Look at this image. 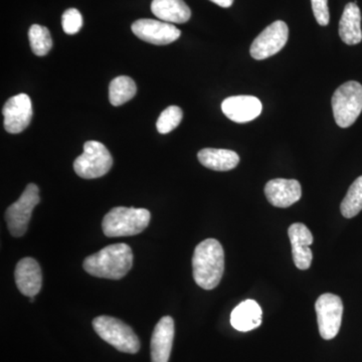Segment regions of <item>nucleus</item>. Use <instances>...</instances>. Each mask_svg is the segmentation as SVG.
Listing matches in <instances>:
<instances>
[{
  "mask_svg": "<svg viewBox=\"0 0 362 362\" xmlns=\"http://www.w3.org/2000/svg\"><path fill=\"white\" fill-rule=\"evenodd\" d=\"M332 110L339 127L349 128L354 124L362 112V85L349 81L340 86L333 94Z\"/></svg>",
  "mask_w": 362,
  "mask_h": 362,
  "instance_id": "5",
  "label": "nucleus"
},
{
  "mask_svg": "<svg viewBox=\"0 0 362 362\" xmlns=\"http://www.w3.org/2000/svg\"><path fill=\"white\" fill-rule=\"evenodd\" d=\"M137 88L132 78L120 76L112 81L109 87V100L113 106L118 107L130 101L135 96Z\"/></svg>",
  "mask_w": 362,
  "mask_h": 362,
  "instance_id": "21",
  "label": "nucleus"
},
{
  "mask_svg": "<svg viewBox=\"0 0 362 362\" xmlns=\"http://www.w3.org/2000/svg\"><path fill=\"white\" fill-rule=\"evenodd\" d=\"M30 301L33 303V302H35V297H30Z\"/></svg>",
  "mask_w": 362,
  "mask_h": 362,
  "instance_id": "28",
  "label": "nucleus"
},
{
  "mask_svg": "<svg viewBox=\"0 0 362 362\" xmlns=\"http://www.w3.org/2000/svg\"><path fill=\"white\" fill-rule=\"evenodd\" d=\"M133 266V252L126 244H114L88 257L84 270L93 277L120 280Z\"/></svg>",
  "mask_w": 362,
  "mask_h": 362,
  "instance_id": "2",
  "label": "nucleus"
},
{
  "mask_svg": "<svg viewBox=\"0 0 362 362\" xmlns=\"http://www.w3.org/2000/svg\"><path fill=\"white\" fill-rule=\"evenodd\" d=\"M317 321H318L319 332L325 340L335 338L339 332L342 322L343 303L341 298L337 295H321L315 304Z\"/></svg>",
  "mask_w": 362,
  "mask_h": 362,
  "instance_id": "8",
  "label": "nucleus"
},
{
  "mask_svg": "<svg viewBox=\"0 0 362 362\" xmlns=\"http://www.w3.org/2000/svg\"><path fill=\"white\" fill-rule=\"evenodd\" d=\"M93 327L102 339L125 354H137L140 341L127 324L111 316H99L93 320Z\"/></svg>",
  "mask_w": 362,
  "mask_h": 362,
  "instance_id": "4",
  "label": "nucleus"
},
{
  "mask_svg": "<svg viewBox=\"0 0 362 362\" xmlns=\"http://www.w3.org/2000/svg\"><path fill=\"white\" fill-rule=\"evenodd\" d=\"M182 110L178 106H169L162 112L157 120L156 127L160 134H168L175 129L182 120Z\"/></svg>",
  "mask_w": 362,
  "mask_h": 362,
  "instance_id": "24",
  "label": "nucleus"
},
{
  "mask_svg": "<svg viewBox=\"0 0 362 362\" xmlns=\"http://www.w3.org/2000/svg\"><path fill=\"white\" fill-rule=\"evenodd\" d=\"M292 246L293 261L300 270L310 268L313 254L310 246L313 244V235L304 223H297L290 226L288 230Z\"/></svg>",
  "mask_w": 362,
  "mask_h": 362,
  "instance_id": "13",
  "label": "nucleus"
},
{
  "mask_svg": "<svg viewBox=\"0 0 362 362\" xmlns=\"http://www.w3.org/2000/svg\"><path fill=\"white\" fill-rule=\"evenodd\" d=\"M4 128L11 134H18L30 125L33 118V105L26 94H18L7 100L4 110Z\"/></svg>",
  "mask_w": 362,
  "mask_h": 362,
  "instance_id": "11",
  "label": "nucleus"
},
{
  "mask_svg": "<svg viewBox=\"0 0 362 362\" xmlns=\"http://www.w3.org/2000/svg\"><path fill=\"white\" fill-rule=\"evenodd\" d=\"M62 25L66 35H76L80 32L83 26V18L80 11L76 8L66 11L62 18Z\"/></svg>",
  "mask_w": 362,
  "mask_h": 362,
  "instance_id": "25",
  "label": "nucleus"
},
{
  "mask_svg": "<svg viewBox=\"0 0 362 362\" xmlns=\"http://www.w3.org/2000/svg\"><path fill=\"white\" fill-rule=\"evenodd\" d=\"M339 35L342 42L349 45L361 42V13L356 2L347 4L343 11L339 21Z\"/></svg>",
  "mask_w": 362,
  "mask_h": 362,
  "instance_id": "18",
  "label": "nucleus"
},
{
  "mask_svg": "<svg viewBox=\"0 0 362 362\" xmlns=\"http://www.w3.org/2000/svg\"><path fill=\"white\" fill-rule=\"evenodd\" d=\"M197 158L204 168L216 171H228L237 168L240 156L228 149L204 148L197 153Z\"/></svg>",
  "mask_w": 362,
  "mask_h": 362,
  "instance_id": "20",
  "label": "nucleus"
},
{
  "mask_svg": "<svg viewBox=\"0 0 362 362\" xmlns=\"http://www.w3.org/2000/svg\"><path fill=\"white\" fill-rule=\"evenodd\" d=\"M112 165L113 158L106 146L101 142L88 141L84 152L74 162V170L80 177L95 180L107 175Z\"/></svg>",
  "mask_w": 362,
  "mask_h": 362,
  "instance_id": "6",
  "label": "nucleus"
},
{
  "mask_svg": "<svg viewBox=\"0 0 362 362\" xmlns=\"http://www.w3.org/2000/svg\"><path fill=\"white\" fill-rule=\"evenodd\" d=\"M132 32L136 37L149 44L165 45L180 39L181 33L173 23L156 20H139L133 23Z\"/></svg>",
  "mask_w": 362,
  "mask_h": 362,
  "instance_id": "10",
  "label": "nucleus"
},
{
  "mask_svg": "<svg viewBox=\"0 0 362 362\" xmlns=\"http://www.w3.org/2000/svg\"><path fill=\"white\" fill-rule=\"evenodd\" d=\"M173 338L175 320L170 316L162 317L152 333V362H168L173 349Z\"/></svg>",
  "mask_w": 362,
  "mask_h": 362,
  "instance_id": "16",
  "label": "nucleus"
},
{
  "mask_svg": "<svg viewBox=\"0 0 362 362\" xmlns=\"http://www.w3.org/2000/svg\"><path fill=\"white\" fill-rule=\"evenodd\" d=\"M261 307L255 300H246L238 305L230 314V324L240 332H247L258 328L262 324Z\"/></svg>",
  "mask_w": 362,
  "mask_h": 362,
  "instance_id": "17",
  "label": "nucleus"
},
{
  "mask_svg": "<svg viewBox=\"0 0 362 362\" xmlns=\"http://www.w3.org/2000/svg\"><path fill=\"white\" fill-rule=\"evenodd\" d=\"M263 105L257 97L233 96L221 103V110L230 120L235 123L251 122L262 113Z\"/></svg>",
  "mask_w": 362,
  "mask_h": 362,
  "instance_id": "12",
  "label": "nucleus"
},
{
  "mask_svg": "<svg viewBox=\"0 0 362 362\" xmlns=\"http://www.w3.org/2000/svg\"><path fill=\"white\" fill-rule=\"evenodd\" d=\"M30 47L33 54L39 57H44L49 54L52 47V40L49 30L45 26L33 25L28 32Z\"/></svg>",
  "mask_w": 362,
  "mask_h": 362,
  "instance_id": "23",
  "label": "nucleus"
},
{
  "mask_svg": "<svg viewBox=\"0 0 362 362\" xmlns=\"http://www.w3.org/2000/svg\"><path fill=\"white\" fill-rule=\"evenodd\" d=\"M151 214L145 209L118 206L112 209L102 221L105 235L129 237L142 233L148 226Z\"/></svg>",
  "mask_w": 362,
  "mask_h": 362,
  "instance_id": "3",
  "label": "nucleus"
},
{
  "mask_svg": "<svg viewBox=\"0 0 362 362\" xmlns=\"http://www.w3.org/2000/svg\"><path fill=\"white\" fill-rule=\"evenodd\" d=\"M311 4L317 23L322 26L328 25L330 21L328 0H311Z\"/></svg>",
  "mask_w": 362,
  "mask_h": 362,
  "instance_id": "26",
  "label": "nucleus"
},
{
  "mask_svg": "<svg viewBox=\"0 0 362 362\" xmlns=\"http://www.w3.org/2000/svg\"><path fill=\"white\" fill-rule=\"evenodd\" d=\"M211 2L216 4V6L223 7V8H228L233 6V0H211Z\"/></svg>",
  "mask_w": 362,
  "mask_h": 362,
  "instance_id": "27",
  "label": "nucleus"
},
{
  "mask_svg": "<svg viewBox=\"0 0 362 362\" xmlns=\"http://www.w3.org/2000/svg\"><path fill=\"white\" fill-rule=\"evenodd\" d=\"M192 270L195 283L204 290L220 284L225 271V252L218 240H202L194 250Z\"/></svg>",
  "mask_w": 362,
  "mask_h": 362,
  "instance_id": "1",
  "label": "nucleus"
},
{
  "mask_svg": "<svg viewBox=\"0 0 362 362\" xmlns=\"http://www.w3.org/2000/svg\"><path fill=\"white\" fill-rule=\"evenodd\" d=\"M362 211V175L356 178L350 185L349 192L340 206L342 216L346 218H352Z\"/></svg>",
  "mask_w": 362,
  "mask_h": 362,
  "instance_id": "22",
  "label": "nucleus"
},
{
  "mask_svg": "<svg viewBox=\"0 0 362 362\" xmlns=\"http://www.w3.org/2000/svg\"><path fill=\"white\" fill-rule=\"evenodd\" d=\"M152 13L168 23H185L189 21L192 11L183 0H153Z\"/></svg>",
  "mask_w": 362,
  "mask_h": 362,
  "instance_id": "19",
  "label": "nucleus"
},
{
  "mask_svg": "<svg viewBox=\"0 0 362 362\" xmlns=\"http://www.w3.org/2000/svg\"><path fill=\"white\" fill-rule=\"evenodd\" d=\"M14 278L18 290L26 297H35L42 289V269L39 263L30 257L18 262L14 271Z\"/></svg>",
  "mask_w": 362,
  "mask_h": 362,
  "instance_id": "15",
  "label": "nucleus"
},
{
  "mask_svg": "<svg viewBox=\"0 0 362 362\" xmlns=\"http://www.w3.org/2000/svg\"><path fill=\"white\" fill-rule=\"evenodd\" d=\"M289 37V28L284 21H277L267 26L256 39L250 49L252 58L262 61L275 56L285 45Z\"/></svg>",
  "mask_w": 362,
  "mask_h": 362,
  "instance_id": "9",
  "label": "nucleus"
},
{
  "mask_svg": "<svg viewBox=\"0 0 362 362\" xmlns=\"http://www.w3.org/2000/svg\"><path fill=\"white\" fill-rule=\"evenodd\" d=\"M265 194L272 206L286 209L301 199V185L298 180L276 178L267 183Z\"/></svg>",
  "mask_w": 362,
  "mask_h": 362,
  "instance_id": "14",
  "label": "nucleus"
},
{
  "mask_svg": "<svg viewBox=\"0 0 362 362\" xmlns=\"http://www.w3.org/2000/svg\"><path fill=\"white\" fill-rule=\"evenodd\" d=\"M40 202L39 187L33 183H30L20 199L6 209V221L11 235L21 238L25 235L32 218L33 209L40 204Z\"/></svg>",
  "mask_w": 362,
  "mask_h": 362,
  "instance_id": "7",
  "label": "nucleus"
}]
</instances>
